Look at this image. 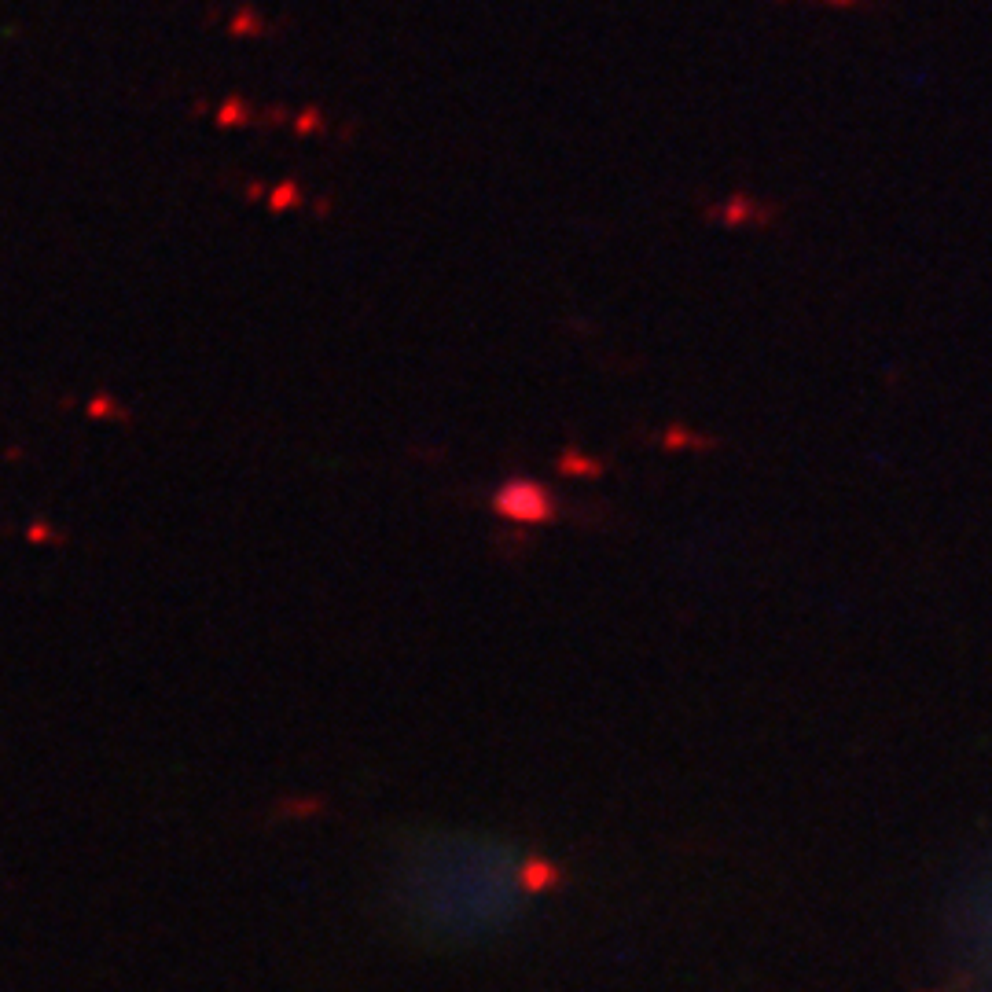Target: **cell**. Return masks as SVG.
<instances>
[{
  "mask_svg": "<svg viewBox=\"0 0 992 992\" xmlns=\"http://www.w3.org/2000/svg\"><path fill=\"white\" fill-rule=\"evenodd\" d=\"M522 890V860L482 842L427 846L405 875L408 912L430 930L452 937L489 930V923H508L519 912Z\"/></svg>",
  "mask_w": 992,
  "mask_h": 992,
  "instance_id": "1",
  "label": "cell"
},
{
  "mask_svg": "<svg viewBox=\"0 0 992 992\" xmlns=\"http://www.w3.org/2000/svg\"><path fill=\"white\" fill-rule=\"evenodd\" d=\"M500 508L511 519H544V493L533 482H511L500 496Z\"/></svg>",
  "mask_w": 992,
  "mask_h": 992,
  "instance_id": "2",
  "label": "cell"
}]
</instances>
